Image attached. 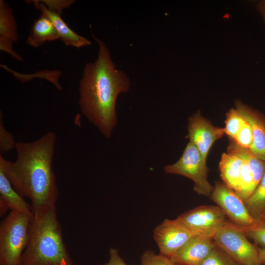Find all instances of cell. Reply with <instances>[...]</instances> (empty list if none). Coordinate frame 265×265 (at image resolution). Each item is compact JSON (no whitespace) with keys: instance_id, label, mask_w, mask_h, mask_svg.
Instances as JSON below:
<instances>
[{"instance_id":"5","label":"cell","mask_w":265,"mask_h":265,"mask_svg":"<svg viewBox=\"0 0 265 265\" xmlns=\"http://www.w3.org/2000/svg\"><path fill=\"white\" fill-rule=\"evenodd\" d=\"M212 240L239 265H261L257 246L251 243L242 230L229 220H226Z\"/></svg>"},{"instance_id":"6","label":"cell","mask_w":265,"mask_h":265,"mask_svg":"<svg viewBox=\"0 0 265 265\" xmlns=\"http://www.w3.org/2000/svg\"><path fill=\"white\" fill-rule=\"evenodd\" d=\"M165 173L182 175L194 183L193 189L198 194L210 197L213 188L208 179L206 161L196 147L189 142L180 159L164 167Z\"/></svg>"},{"instance_id":"24","label":"cell","mask_w":265,"mask_h":265,"mask_svg":"<svg viewBox=\"0 0 265 265\" xmlns=\"http://www.w3.org/2000/svg\"><path fill=\"white\" fill-rule=\"evenodd\" d=\"M2 113L0 112V150L2 153L8 152L14 148L16 143L14 136L4 127L2 120Z\"/></svg>"},{"instance_id":"8","label":"cell","mask_w":265,"mask_h":265,"mask_svg":"<svg viewBox=\"0 0 265 265\" xmlns=\"http://www.w3.org/2000/svg\"><path fill=\"white\" fill-rule=\"evenodd\" d=\"M210 197L222 210L229 220L237 226L246 227L256 222L244 202L224 183L216 182Z\"/></svg>"},{"instance_id":"25","label":"cell","mask_w":265,"mask_h":265,"mask_svg":"<svg viewBox=\"0 0 265 265\" xmlns=\"http://www.w3.org/2000/svg\"><path fill=\"white\" fill-rule=\"evenodd\" d=\"M50 11L61 14L62 10L71 5L73 0H41Z\"/></svg>"},{"instance_id":"16","label":"cell","mask_w":265,"mask_h":265,"mask_svg":"<svg viewBox=\"0 0 265 265\" xmlns=\"http://www.w3.org/2000/svg\"><path fill=\"white\" fill-rule=\"evenodd\" d=\"M59 39L58 33L50 20L43 14L36 20L26 40L27 44L37 48L47 41Z\"/></svg>"},{"instance_id":"27","label":"cell","mask_w":265,"mask_h":265,"mask_svg":"<svg viewBox=\"0 0 265 265\" xmlns=\"http://www.w3.org/2000/svg\"><path fill=\"white\" fill-rule=\"evenodd\" d=\"M259 260L261 265H265V248L257 246Z\"/></svg>"},{"instance_id":"13","label":"cell","mask_w":265,"mask_h":265,"mask_svg":"<svg viewBox=\"0 0 265 265\" xmlns=\"http://www.w3.org/2000/svg\"><path fill=\"white\" fill-rule=\"evenodd\" d=\"M31 216L34 211L29 205L14 188L3 170L0 168V213L3 216L8 210Z\"/></svg>"},{"instance_id":"12","label":"cell","mask_w":265,"mask_h":265,"mask_svg":"<svg viewBox=\"0 0 265 265\" xmlns=\"http://www.w3.org/2000/svg\"><path fill=\"white\" fill-rule=\"evenodd\" d=\"M235 106L251 127L253 142L250 150L258 158L265 161V116L239 101H236Z\"/></svg>"},{"instance_id":"9","label":"cell","mask_w":265,"mask_h":265,"mask_svg":"<svg viewBox=\"0 0 265 265\" xmlns=\"http://www.w3.org/2000/svg\"><path fill=\"white\" fill-rule=\"evenodd\" d=\"M193 235L177 217L165 219L154 229L153 237L160 254L171 258Z\"/></svg>"},{"instance_id":"21","label":"cell","mask_w":265,"mask_h":265,"mask_svg":"<svg viewBox=\"0 0 265 265\" xmlns=\"http://www.w3.org/2000/svg\"><path fill=\"white\" fill-rule=\"evenodd\" d=\"M201 265H239L225 251L215 244Z\"/></svg>"},{"instance_id":"4","label":"cell","mask_w":265,"mask_h":265,"mask_svg":"<svg viewBox=\"0 0 265 265\" xmlns=\"http://www.w3.org/2000/svg\"><path fill=\"white\" fill-rule=\"evenodd\" d=\"M33 216L10 211L0 225V265H21Z\"/></svg>"},{"instance_id":"7","label":"cell","mask_w":265,"mask_h":265,"mask_svg":"<svg viewBox=\"0 0 265 265\" xmlns=\"http://www.w3.org/2000/svg\"><path fill=\"white\" fill-rule=\"evenodd\" d=\"M226 217L222 210L216 205L200 206L178 217L193 236L212 239L224 224Z\"/></svg>"},{"instance_id":"14","label":"cell","mask_w":265,"mask_h":265,"mask_svg":"<svg viewBox=\"0 0 265 265\" xmlns=\"http://www.w3.org/2000/svg\"><path fill=\"white\" fill-rule=\"evenodd\" d=\"M32 1L34 6L50 20L58 33L59 39L66 46L79 48L91 44L90 40L71 29L62 20L60 14L49 10L41 0Z\"/></svg>"},{"instance_id":"17","label":"cell","mask_w":265,"mask_h":265,"mask_svg":"<svg viewBox=\"0 0 265 265\" xmlns=\"http://www.w3.org/2000/svg\"><path fill=\"white\" fill-rule=\"evenodd\" d=\"M19 36L12 10L7 3L0 0V43L17 42Z\"/></svg>"},{"instance_id":"3","label":"cell","mask_w":265,"mask_h":265,"mask_svg":"<svg viewBox=\"0 0 265 265\" xmlns=\"http://www.w3.org/2000/svg\"><path fill=\"white\" fill-rule=\"evenodd\" d=\"M62 235L55 205L34 210L21 265H75Z\"/></svg>"},{"instance_id":"19","label":"cell","mask_w":265,"mask_h":265,"mask_svg":"<svg viewBox=\"0 0 265 265\" xmlns=\"http://www.w3.org/2000/svg\"><path fill=\"white\" fill-rule=\"evenodd\" d=\"M244 122V118L236 108H231L226 113L225 126L223 128L224 133L229 138L234 139L241 129Z\"/></svg>"},{"instance_id":"20","label":"cell","mask_w":265,"mask_h":265,"mask_svg":"<svg viewBox=\"0 0 265 265\" xmlns=\"http://www.w3.org/2000/svg\"><path fill=\"white\" fill-rule=\"evenodd\" d=\"M239 228L257 246L265 248V219H260L249 226Z\"/></svg>"},{"instance_id":"1","label":"cell","mask_w":265,"mask_h":265,"mask_svg":"<svg viewBox=\"0 0 265 265\" xmlns=\"http://www.w3.org/2000/svg\"><path fill=\"white\" fill-rule=\"evenodd\" d=\"M98 55L85 64L80 81L79 104L81 113L106 138L117 124L116 103L118 95L127 92L130 81L127 75L116 68L106 43L95 37Z\"/></svg>"},{"instance_id":"11","label":"cell","mask_w":265,"mask_h":265,"mask_svg":"<svg viewBox=\"0 0 265 265\" xmlns=\"http://www.w3.org/2000/svg\"><path fill=\"white\" fill-rule=\"evenodd\" d=\"M214 245L212 239L193 236L170 259L175 265H201Z\"/></svg>"},{"instance_id":"15","label":"cell","mask_w":265,"mask_h":265,"mask_svg":"<svg viewBox=\"0 0 265 265\" xmlns=\"http://www.w3.org/2000/svg\"><path fill=\"white\" fill-rule=\"evenodd\" d=\"M244 160L230 152L222 154L219 163L220 176L227 186L235 192L240 186V173Z\"/></svg>"},{"instance_id":"28","label":"cell","mask_w":265,"mask_h":265,"mask_svg":"<svg viewBox=\"0 0 265 265\" xmlns=\"http://www.w3.org/2000/svg\"><path fill=\"white\" fill-rule=\"evenodd\" d=\"M257 7L263 17L265 22V0L259 2L257 5Z\"/></svg>"},{"instance_id":"29","label":"cell","mask_w":265,"mask_h":265,"mask_svg":"<svg viewBox=\"0 0 265 265\" xmlns=\"http://www.w3.org/2000/svg\"><path fill=\"white\" fill-rule=\"evenodd\" d=\"M261 219H265V211L261 216Z\"/></svg>"},{"instance_id":"26","label":"cell","mask_w":265,"mask_h":265,"mask_svg":"<svg viewBox=\"0 0 265 265\" xmlns=\"http://www.w3.org/2000/svg\"><path fill=\"white\" fill-rule=\"evenodd\" d=\"M109 259L102 265H127L120 256L118 251L114 248H111L109 251Z\"/></svg>"},{"instance_id":"22","label":"cell","mask_w":265,"mask_h":265,"mask_svg":"<svg viewBox=\"0 0 265 265\" xmlns=\"http://www.w3.org/2000/svg\"><path fill=\"white\" fill-rule=\"evenodd\" d=\"M139 265H175L170 258L153 251L146 250L141 256Z\"/></svg>"},{"instance_id":"18","label":"cell","mask_w":265,"mask_h":265,"mask_svg":"<svg viewBox=\"0 0 265 265\" xmlns=\"http://www.w3.org/2000/svg\"><path fill=\"white\" fill-rule=\"evenodd\" d=\"M244 203L251 216L256 220L260 219L265 211V165L262 179Z\"/></svg>"},{"instance_id":"2","label":"cell","mask_w":265,"mask_h":265,"mask_svg":"<svg viewBox=\"0 0 265 265\" xmlns=\"http://www.w3.org/2000/svg\"><path fill=\"white\" fill-rule=\"evenodd\" d=\"M56 136L48 132L30 142H16L14 161L0 156V168L15 190L30 199L33 211L55 205L59 195L52 168Z\"/></svg>"},{"instance_id":"10","label":"cell","mask_w":265,"mask_h":265,"mask_svg":"<svg viewBox=\"0 0 265 265\" xmlns=\"http://www.w3.org/2000/svg\"><path fill=\"white\" fill-rule=\"evenodd\" d=\"M188 132L189 142L196 147L205 161L213 143L225 134L223 128L213 126L199 111L189 118Z\"/></svg>"},{"instance_id":"23","label":"cell","mask_w":265,"mask_h":265,"mask_svg":"<svg viewBox=\"0 0 265 265\" xmlns=\"http://www.w3.org/2000/svg\"><path fill=\"white\" fill-rule=\"evenodd\" d=\"M232 139L238 145L250 150L253 144V136L251 127L245 120L236 136Z\"/></svg>"}]
</instances>
